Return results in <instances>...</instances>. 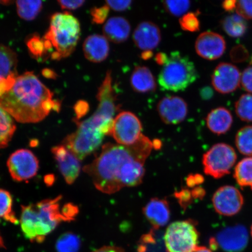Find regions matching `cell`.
Masks as SVG:
<instances>
[{"instance_id":"obj_19","label":"cell","mask_w":252,"mask_h":252,"mask_svg":"<svg viewBox=\"0 0 252 252\" xmlns=\"http://www.w3.org/2000/svg\"><path fill=\"white\" fill-rule=\"evenodd\" d=\"M83 52L90 62L99 63L105 61L110 52L109 40L104 35L91 34L84 41Z\"/></svg>"},{"instance_id":"obj_3","label":"cell","mask_w":252,"mask_h":252,"mask_svg":"<svg viewBox=\"0 0 252 252\" xmlns=\"http://www.w3.org/2000/svg\"><path fill=\"white\" fill-rule=\"evenodd\" d=\"M114 88L102 85L97 91L98 106L94 114L78 123L76 131L66 137L63 143L80 160L101 146L105 135H112L115 114L118 110Z\"/></svg>"},{"instance_id":"obj_42","label":"cell","mask_w":252,"mask_h":252,"mask_svg":"<svg viewBox=\"0 0 252 252\" xmlns=\"http://www.w3.org/2000/svg\"><path fill=\"white\" fill-rule=\"evenodd\" d=\"M169 56L165 53H158L155 56V61L159 65H165L168 62Z\"/></svg>"},{"instance_id":"obj_35","label":"cell","mask_w":252,"mask_h":252,"mask_svg":"<svg viewBox=\"0 0 252 252\" xmlns=\"http://www.w3.org/2000/svg\"><path fill=\"white\" fill-rule=\"evenodd\" d=\"M236 11L245 20H252V0H238Z\"/></svg>"},{"instance_id":"obj_48","label":"cell","mask_w":252,"mask_h":252,"mask_svg":"<svg viewBox=\"0 0 252 252\" xmlns=\"http://www.w3.org/2000/svg\"><path fill=\"white\" fill-rule=\"evenodd\" d=\"M13 1V0H0V2L3 4L7 5L10 4V3Z\"/></svg>"},{"instance_id":"obj_5","label":"cell","mask_w":252,"mask_h":252,"mask_svg":"<svg viewBox=\"0 0 252 252\" xmlns=\"http://www.w3.org/2000/svg\"><path fill=\"white\" fill-rule=\"evenodd\" d=\"M81 34L80 22L68 11L56 12L50 20L48 30L42 38L45 59L60 61L76 48Z\"/></svg>"},{"instance_id":"obj_37","label":"cell","mask_w":252,"mask_h":252,"mask_svg":"<svg viewBox=\"0 0 252 252\" xmlns=\"http://www.w3.org/2000/svg\"><path fill=\"white\" fill-rule=\"evenodd\" d=\"M175 196L177 198L179 204L185 209L193 201V197L192 196L191 191L187 190V189H183L181 191L176 192Z\"/></svg>"},{"instance_id":"obj_40","label":"cell","mask_w":252,"mask_h":252,"mask_svg":"<svg viewBox=\"0 0 252 252\" xmlns=\"http://www.w3.org/2000/svg\"><path fill=\"white\" fill-rule=\"evenodd\" d=\"M204 179L200 174L190 175L187 179V184L189 187L193 188L198 185L202 184Z\"/></svg>"},{"instance_id":"obj_33","label":"cell","mask_w":252,"mask_h":252,"mask_svg":"<svg viewBox=\"0 0 252 252\" xmlns=\"http://www.w3.org/2000/svg\"><path fill=\"white\" fill-rule=\"evenodd\" d=\"M179 24L182 30L189 32H196L200 30V23L196 12H188L182 16Z\"/></svg>"},{"instance_id":"obj_39","label":"cell","mask_w":252,"mask_h":252,"mask_svg":"<svg viewBox=\"0 0 252 252\" xmlns=\"http://www.w3.org/2000/svg\"><path fill=\"white\" fill-rule=\"evenodd\" d=\"M63 9L75 10L82 7L86 0H57Z\"/></svg>"},{"instance_id":"obj_22","label":"cell","mask_w":252,"mask_h":252,"mask_svg":"<svg viewBox=\"0 0 252 252\" xmlns=\"http://www.w3.org/2000/svg\"><path fill=\"white\" fill-rule=\"evenodd\" d=\"M130 85L135 93L147 94L157 89L155 77L150 69L146 66H137L132 72Z\"/></svg>"},{"instance_id":"obj_36","label":"cell","mask_w":252,"mask_h":252,"mask_svg":"<svg viewBox=\"0 0 252 252\" xmlns=\"http://www.w3.org/2000/svg\"><path fill=\"white\" fill-rule=\"evenodd\" d=\"M106 5L113 11L123 12L127 10L133 2V0H105Z\"/></svg>"},{"instance_id":"obj_6","label":"cell","mask_w":252,"mask_h":252,"mask_svg":"<svg viewBox=\"0 0 252 252\" xmlns=\"http://www.w3.org/2000/svg\"><path fill=\"white\" fill-rule=\"evenodd\" d=\"M198 77L193 63L188 56L176 51L171 53L160 70L158 83L162 90L176 93L187 89Z\"/></svg>"},{"instance_id":"obj_30","label":"cell","mask_w":252,"mask_h":252,"mask_svg":"<svg viewBox=\"0 0 252 252\" xmlns=\"http://www.w3.org/2000/svg\"><path fill=\"white\" fill-rule=\"evenodd\" d=\"M81 246L80 239L73 233L63 234L56 242L58 252H78Z\"/></svg>"},{"instance_id":"obj_2","label":"cell","mask_w":252,"mask_h":252,"mask_svg":"<svg viewBox=\"0 0 252 252\" xmlns=\"http://www.w3.org/2000/svg\"><path fill=\"white\" fill-rule=\"evenodd\" d=\"M0 105L16 121L35 124L52 111L59 112L61 102L33 72H26L16 78L13 86L0 97Z\"/></svg>"},{"instance_id":"obj_25","label":"cell","mask_w":252,"mask_h":252,"mask_svg":"<svg viewBox=\"0 0 252 252\" xmlns=\"http://www.w3.org/2000/svg\"><path fill=\"white\" fill-rule=\"evenodd\" d=\"M15 130L16 125L13 119L0 105V149L8 146Z\"/></svg>"},{"instance_id":"obj_20","label":"cell","mask_w":252,"mask_h":252,"mask_svg":"<svg viewBox=\"0 0 252 252\" xmlns=\"http://www.w3.org/2000/svg\"><path fill=\"white\" fill-rule=\"evenodd\" d=\"M131 25L123 17H113L109 19L103 25V33L106 38L114 43H124L130 37Z\"/></svg>"},{"instance_id":"obj_16","label":"cell","mask_w":252,"mask_h":252,"mask_svg":"<svg viewBox=\"0 0 252 252\" xmlns=\"http://www.w3.org/2000/svg\"><path fill=\"white\" fill-rule=\"evenodd\" d=\"M52 153L66 183L73 184L81 172V160L64 145L53 147Z\"/></svg>"},{"instance_id":"obj_9","label":"cell","mask_w":252,"mask_h":252,"mask_svg":"<svg viewBox=\"0 0 252 252\" xmlns=\"http://www.w3.org/2000/svg\"><path fill=\"white\" fill-rule=\"evenodd\" d=\"M142 129L143 126L136 115L123 111L114 119L112 135L119 144L130 146L139 139Z\"/></svg>"},{"instance_id":"obj_28","label":"cell","mask_w":252,"mask_h":252,"mask_svg":"<svg viewBox=\"0 0 252 252\" xmlns=\"http://www.w3.org/2000/svg\"><path fill=\"white\" fill-rule=\"evenodd\" d=\"M236 148L244 156H252V126H247L239 130L235 136Z\"/></svg>"},{"instance_id":"obj_26","label":"cell","mask_w":252,"mask_h":252,"mask_svg":"<svg viewBox=\"0 0 252 252\" xmlns=\"http://www.w3.org/2000/svg\"><path fill=\"white\" fill-rule=\"evenodd\" d=\"M234 177L241 188H250L252 190V157L245 158L235 166Z\"/></svg>"},{"instance_id":"obj_31","label":"cell","mask_w":252,"mask_h":252,"mask_svg":"<svg viewBox=\"0 0 252 252\" xmlns=\"http://www.w3.org/2000/svg\"><path fill=\"white\" fill-rule=\"evenodd\" d=\"M236 115L242 121L252 122V94H242L235 103Z\"/></svg>"},{"instance_id":"obj_7","label":"cell","mask_w":252,"mask_h":252,"mask_svg":"<svg viewBox=\"0 0 252 252\" xmlns=\"http://www.w3.org/2000/svg\"><path fill=\"white\" fill-rule=\"evenodd\" d=\"M199 233L192 220H180L167 228L164 241L166 252H194L198 247Z\"/></svg>"},{"instance_id":"obj_45","label":"cell","mask_w":252,"mask_h":252,"mask_svg":"<svg viewBox=\"0 0 252 252\" xmlns=\"http://www.w3.org/2000/svg\"><path fill=\"white\" fill-rule=\"evenodd\" d=\"M192 196L193 198H199L202 199L206 195V191L201 187H196L191 191Z\"/></svg>"},{"instance_id":"obj_15","label":"cell","mask_w":252,"mask_h":252,"mask_svg":"<svg viewBox=\"0 0 252 252\" xmlns=\"http://www.w3.org/2000/svg\"><path fill=\"white\" fill-rule=\"evenodd\" d=\"M197 54L207 61H214L225 53L226 42L220 34L212 31L204 32L199 34L195 42Z\"/></svg>"},{"instance_id":"obj_4","label":"cell","mask_w":252,"mask_h":252,"mask_svg":"<svg viewBox=\"0 0 252 252\" xmlns=\"http://www.w3.org/2000/svg\"><path fill=\"white\" fill-rule=\"evenodd\" d=\"M62 196H59L21 206L20 222L25 237L31 242L42 243L61 223L75 220L78 207L72 203L62 206Z\"/></svg>"},{"instance_id":"obj_13","label":"cell","mask_w":252,"mask_h":252,"mask_svg":"<svg viewBox=\"0 0 252 252\" xmlns=\"http://www.w3.org/2000/svg\"><path fill=\"white\" fill-rule=\"evenodd\" d=\"M241 75L234 65L221 63L217 66L212 76L213 86L217 92L228 94L234 92L241 83Z\"/></svg>"},{"instance_id":"obj_41","label":"cell","mask_w":252,"mask_h":252,"mask_svg":"<svg viewBox=\"0 0 252 252\" xmlns=\"http://www.w3.org/2000/svg\"><path fill=\"white\" fill-rule=\"evenodd\" d=\"M238 0H224L222 2V7L226 11L234 10L237 5Z\"/></svg>"},{"instance_id":"obj_23","label":"cell","mask_w":252,"mask_h":252,"mask_svg":"<svg viewBox=\"0 0 252 252\" xmlns=\"http://www.w3.org/2000/svg\"><path fill=\"white\" fill-rule=\"evenodd\" d=\"M18 59L14 50L0 44V80L15 81L17 74Z\"/></svg>"},{"instance_id":"obj_8","label":"cell","mask_w":252,"mask_h":252,"mask_svg":"<svg viewBox=\"0 0 252 252\" xmlns=\"http://www.w3.org/2000/svg\"><path fill=\"white\" fill-rule=\"evenodd\" d=\"M236 160L237 154L234 148L225 143L216 144L204 154V172L214 178H221L231 172Z\"/></svg>"},{"instance_id":"obj_47","label":"cell","mask_w":252,"mask_h":252,"mask_svg":"<svg viewBox=\"0 0 252 252\" xmlns=\"http://www.w3.org/2000/svg\"><path fill=\"white\" fill-rule=\"evenodd\" d=\"M194 252H213L212 251L209 250L206 247H198L196 250Z\"/></svg>"},{"instance_id":"obj_34","label":"cell","mask_w":252,"mask_h":252,"mask_svg":"<svg viewBox=\"0 0 252 252\" xmlns=\"http://www.w3.org/2000/svg\"><path fill=\"white\" fill-rule=\"evenodd\" d=\"M110 8L108 5H104L101 7H94L91 11L93 23L96 24H102L108 18Z\"/></svg>"},{"instance_id":"obj_46","label":"cell","mask_w":252,"mask_h":252,"mask_svg":"<svg viewBox=\"0 0 252 252\" xmlns=\"http://www.w3.org/2000/svg\"><path fill=\"white\" fill-rule=\"evenodd\" d=\"M153 56L154 53L152 50H144L141 53L140 57L142 59L146 61L152 58Z\"/></svg>"},{"instance_id":"obj_32","label":"cell","mask_w":252,"mask_h":252,"mask_svg":"<svg viewBox=\"0 0 252 252\" xmlns=\"http://www.w3.org/2000/svg\"><path fill=\"white\" fill-rule=\"evenodd\" d=\"M165 11L173 17H179L187 14L190 7V0H163Z\"/></svg>"},{"instance_id":"obj_1","label":"cell","mask_w":252,"mask_h":252,"mask_svg":"<svg viewBox=\"0 0 252 252\" xmlns=\"http://www.w3.org/2000/svg\"><path fill=\"white\" fill-rule=\"evenodd\" d=\"M153 149V142L143 134L130 146L107 143L83 171L103 193L111 194L125 187H137L143 182L144 163Z\"/></svg>"},{"instance_id":"obj_12","label":"cell","mask_w":252,"mask_h":252,"mask_svg":"<svg viewBox=\"0 0 252 252\" xmlns=\"http://www.w3.org/2000/svg\"><path fill=\"white\" fill-rule=\"evenodd\" d=\"M214 239L223 252H242L248 245L249 234L244 225L238 224L222 229Z\"/></svg>"},{"instance_id":"obj_29","label":"cell","mask_w":252,"mask_h":252,"mask_svg":"<svg viewBox=\"0 0 252 252\" xmlns=\"http://www.w3.org/2000/svg\"><path fill=\"white\" fill-rule=\"evenodd\" d=\"M12 202L10 193L0 189V218L15 224L18 223V220L12 210Z\"/></svg>"},{"instance_id":"obj_43","label":"cell","mask_w":252,"mask_h":252,"mask_svg":"<svg viewBox=\"0 0 252 252\" xmlns=\"http://www.w3.org/2000/svg\"><path fill=\"white\" fill-rule=\"evenodd\" d=\"M93 252H125L124 249L114 246H105Z\"/></svg>"},{"instance_id":"obj_38","label":"cell","mask_w":252,"mask_h":252,"mask_svg":"<svg viewBox=\"0 0 252 252\" xmlns=\"http://www.w3.org/2000/svg\"><path fill=\"white\" fill-rule=\"evenodd\" d=\"M241 83L245 91L252 94V66L244 71L241 75Z\"/></svg>"},{"instance_id":"obj_18","label":"cell","mask_w":252,"mask_h":252,"mask_svg":"<svg viewBox=\"0 0 252 252\" xmlns=\"http://www.w3.org/2000/svg\"><path fill=\"white\" fill-rule=\"evenodd\" d=\"M143 212L145 217L155 229L165 226L171 217L169 203L162 198H153L144 206Z\"/></svg>"},{"instance_id":"obj_17","label":"cell","mask_w":252,"mask_h":252,"mask_svg":"<svg viewBox=\"0 0 252 252\" xmlns=\"http://www.w3.org/2000/svg\"><path fill=\"white\" fill-rule=\"evenodd\" d=\"M161 31L158 25L151 21H143L134 31L133 40L138 49L152 50L161 42Z\"/></svg>"},{"instance_id":"obj_49","label":"cell","mask_w":252,"mask_h":252,"mask_svg":"<svg viewBox=\"0 0 252 252\" xmlns=\"http://www.w3.org/2000/svg\"><path fill=\"white\" fill-rule=\"evenodd\" d=\"M251 235H252V225L251 226Z\"/></svg>"},{"instance_id":"obj_10","label":"cell","mask_w":252,"mask_h":252,"mask_svg":"<svg viewBox=\"0 0 252 252\" xmlns=\"http://www.w3.org/2000/svg\"><path fill=\"white\" fill-rule=\"evenodd\" d=\"M9 173L17 182L30 180L38 172L39 160L31 151L18 150L9 156L7 161Z\"/></svg>"},{"instance_id":"obj_24","label":"cell","mask_w":252,"mask_h":252,"mask_svg":"<svg viewBox=\"0 0 252 252\" xmlns=\"http://www.w3.org/2000/svg\"><path fill=\"white\" fill-rule=\"evenodd\" d=\"M222 29L228 36L234 38L243 36L247 32V21L241 15L232 14L223 19L221 23Z\"/></svg>"},{"instance_id":"obj_27","label":"cell","mask_w":252,"mask_h":252,"mask_svg":"<svg viewBox=\"0 0 252 252\" xmlns=\"http://www.w3.org/2000/svg\"><path fill=\"white\" fill-rule=\"evenodd\" d=\"M17 14L23 20L31 21L42 11V0H16Z\"/></svg>"},{"instance_id":"obj_21","label":"cell","mask_w":252,"mask_h":252,"mask_svg":"<svg viewBox=\"0 0 252 252\" xmlns=\"http://www.w3.org/2000/svg\"><path fill=\"white\" fill-rule=\"evenodd\" d=\"M206 120L207 127L213 133L217 135L227 133L233 124L231 112L223 107L212 110L207 116Z\"/></svg>"},{"instance_id":"obj_14","label":"cell","mask_w":252,"mask_h":252,"mask_svg":"<svg viewBox=\"0 0 252 252\" xmlns=\"http://www.w3.org/2000/svg\"><path fill=\"white\" fill-rule=\"evenodd\" d=\"M157 111L162 121L167 125H177L184 121L188 113L187 102L181 97L167 96L158 103Z\"/></svg>"},{"instance_id":"obj_11","label":"cell","mask_w":252,"mask_h":252,"mask_svg":"<svg viewBox=\"0 0 252 252\" xmlns=\"http://www.w3.org/2000/svg\"><path fill=\"white\" fill-rule=\"evenodd\" d=\"M212 202L217 213L231 217L240 212L244 204V198L237 188L226 185L217 189L213 194Z\"/></svg>"},{"instance_id":"obj_44","label":"cell","mask_w":252,"mask_h":252,"mask_svg":"<svg viewBox=\"0 0 252 252\" xmlns=\"http://www.w3.org/2000/svg\"><path fill=\"white\" fill-rule=\"evenodd\" d=\"M200 95L204 100L210 99L213 96V91L210 87H204L200 91Z\"/></svg>"}]
</instances>
